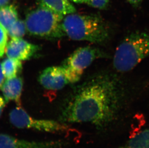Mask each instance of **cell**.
<instances>
[{
    "instance_id": "obj_1",
    "label": "cell",
    "mask_w": 149,
    "mask_h": 148,
    "mask_svg": "<svg viewBox=\"0 0 149 148\" xmlns=\"http://www.w3.org/2000/svg\"><path fill=\"white\" fill-rule=\"evenodd\" d=\"M120 93L116 79L107 74L95 77L78 91L60 116L66 123H88L103 127L116 118Z\"/></svg>"
},
{
    "instance_id": "obj_2",
    "label": "cell",
    "mask_w": 149,
    "mask_h": 148,
    "mask_svg": "<svg viewBox=\"0 0 149 148\" xmlns=\"http://www.w3.org/2000/svg\"><path fill=\"white\" fill-rule=\"evenodd\" d=\"M61 25L64 34L72 40L104 44L110 39L108 24L97 15L72 13L65 15Z\"/></svg>"
},
{
    "instance_id": "obj_3",
    "label": "cell",
    "mask_w": 149,
    "mask_h": 148,
    "mask_svg": "<svg viewBox=\"0 0 149 148\" xmlns=\"http://www.w3.org/2000/svg\"><path fill=\"white\" fill-rule=\"evenodd\" d=\"M149 55V33L136 32L127 36L118 45L113 65L119 72L132 70Z\"/></svg>"
},
{
    "instance_id": "obj_4",
    "label": "cell",
    "mask_w": 149,
    "mask_h": 148,
    "mask_svg": "<svg viewBox=\"0 0 149 148\" xmlns=\"http://www.w3.org/2000/svg\"><path fill=\"white\" fill-rule=\"evenodd\" d=\"M64 16L39 6L26 17L27 31L34 36L45 38H61L64 35L62 30Z\"/></svg>"
},
{
    "instance_id": "obj_5",
    "label": "cell",
    "mask_w": 149,
    "mask_h": 148,
    "mask_svg": "<svg viewBox=\"0 0 149 148\" xmlns=\"http://www.w3.org/2000/svg\"><path fill=\"white\" fill-rule=\"evenodd\" d=\"M107 57V54L97 48L86 46L79 48L64 60L62 66L69 83L80 80L84 70L95 60Z\"/></svg>"
},
{
    "instance_id": "obj_6",
    "label": "cell",
    "mask_w": 149,
    "mask_h": 148,
    "mask_svg": "<svg viewBox=\"0 0 149 148\" xmlns=\"http://www.w3.org/2000/svg\"><path fill=\"white\" fill-rule=\"evenodd\" d=\"M9 118L11 124L18 129H31L52 133H66L70 131L69 126L66 123L33 118L18 105L10 111Z\"/></svg>"
},
{
    "instance_id": "obj_7",
    "label": "cell",
    "mask_w": 149,
    "mask_h": 148,
    "mask_svg": "<svg viewBox=\"0 0 149 148\" xmlns=\"http://www.w3.org/2000/svg\"><path fill=\"white\" fill-rule=\"evenodd\" d=\"M65 144L62 140L31 141L0 134V148H61Z\"/></svg>"
},
{
    "instance_id": "obj_8",
    "label": "cell",
    "mask_w": 149,
    "mask_h": 148,
    "mask_svg": "<svg viewBox=\"0 0 149 148\" xmlns=\"http://www.w3.org/2000/svg\"><path fill=\"white\" fill-rule=\"evenodd\" d=\"M39 81L45 89L58 91L69 83L62 66H52L45 69L39 77Z\"/></svg>"
},
{
    "instance_id": "obj_9",
    "label": "cell",
    "mask_w": 149,
    "mask_h": 148,
    "mask_svg": "<svg viewBox=\"0 0 149 148\" xmlns=\"http://www.w3.org/2000/svg\"><path fill=\"white\" fill-rule=\"evenodd\" d=\"M39 47L22 38H14L7 43L6 53L7 57L20 61L30 59L38 51Z\"/></svg>"
},
{
    "instance_id": "obj_10",
    "label": "cell",
    "mask_w": 149,
    "mask_h": 148,
    "mask_svg": "<svg viewBox=\"0 0 149 148\" xmlns=\"http://www.w3.org/2000/svg\"><path fill=\"white\" fill-rule=\"evenodd\" d=\"M23 84L22 78L18 75L12 78H6L1 87L3 96L6 103L10 101H14L20 106Z\"/></svg>"
},
{
    "instance_id": "obj_11",
    "label": "cell",
    "mask_w": 149,
    "mask_h": 148,
    "mask_svg": "<svg viewBox=\"0 0 149 148\" xmlns=\"http://www.w3.org/2000/svg\"><path fill=\"white\" fill-rule=\"evenodd\" d=\"M39 6L45 7L61 15H67L76 12L70 0H38Z\"/></svg>"
},
{
    "instance_id": "obj_12",
    "label": "cell",
    "mask_w": 149,
    "mask_h": 148,
    "mask_svg": "<svg viewBox=\"0 0 149 148\" xmlns=\"http://www.w3.org/2000/svg\"><path fill=\"white\" fill-rule=\"evenodd\" d=\"M18 19V13L15 6L7 4L0 7V24L6 30Z\"/></svg>"
},
{
    "instance_id": "obj_13",
    "label": "cell",
    "mask_w": 149,
    "mask_h": 148,
    "mask_svg": "<svg viewBox=\"0 0 149 148\" xmlns=\"http://www.w3.org/2000/svg\"><path fill=\"white\" fill-rule=\"evenodd\" d=\"M1 65L3 74L6 78L17 77L22 69V64L21 61L11 58L8 57L4 59Z\"/></svg>"
},
{
    "instance_id": "obj_14",
    "label": "cell",
    "mask_w": 149,
    "mask_h": 148,
    "mask_svg": "<svg viewBox=\"0 0 149 148\" xmlns=\"http://www.w3.org/2000/svg\"><path fill=\"white\" fill-rule=\"evenodd\" d=\"M117 148H149V129L143 130Z\"/></svg>"
},
{
    "instance_id": "obj_15",
    "label": "cell",
    "mask_w": 149,
    "mask_h": 148,
    "mask_svg": "<svg viewBox=\"0 0 149 148\" xmlns=\"http://www.w3.org/2000/svg\"><path fill=\"white\" fill-rule=\"evenodd\" d=\"M27 31L25 21L20 19L16 21L7 30V34L12 39L21 38Z\"/></svg>"
},
{
    "instance_id": "obj_16",
    "label": "cell",
    "mask_w": 149,
    "mask_h": 148,
    "mask_svg": "<svg viewBox=\"0 0 149 148\" xmlns=\"http://www.w3.org/2000/svg\"><path fill=\"white\" fill-rule=\"evenodd\" d=\"M7 32L6 29L0 24V58L6 52L7 44Z\"/></svg>"
},
{
    "instance_id": "obj_17",
    "label": "cell",
    "mask_w": 149,
    "mask_h": 148,
    "mask_svg": "<svg viewBox=\"0 0 149 148\" xmlns=\"http://www.w3.org/2000/svg\"><path fill=\"white\" fill-rule=\"evenodd\" d=\"M110 0H88L86 4L95 8L104 9L108 6Z\"/></svg>"
},
{
    "instance_id": "obj_18",
    "label": "cell",
    "mask_w": 149,
    "mask_h": 148,
    "mask_svg": "<svg viewBox=\"0 0 149 148\" xmlns=\"http://www.w3.org/2000/svg\"><path fill=\"white\" fill-rule=\"evenodd\" d=\"M6 104V100H4V98L0 96V117L3 113V111L4 110Z\"/></svg>"
},
{
    "instance_id": "obj_19",
    "label": "cell",
    "mask_w": 149,
    "mask_h": 148,
    "mask_svg": "<svg viewBox=\"0 0 149 148\" xmlns=\"http://www.w3.org/2000/svg\"><path fill=\"white\" fill-rule=\"evenodd\" d=\"M143 0H127L130 4L134 7H138L141 3Z\"/></svg>"
},
{
    "instance_id": "obj_20",
    "label": "cell",
    "mask_w": 149,
    "mask_h": 148,
    "mask_svg": "<svg viewBox=\"0 0 149 148\" xmlns=\"http://www.w3.org/2000/svg\"><path fill=\"white\" fill-rule=\"evenodd\" d=\"M4 77V75L3 74V70L1 68V64H0V87H1V85L3 82Z\"/></svg>"
},
{
    "instance_id": "obj_21",
    "label": "cell",
    "mask_w": 149,
    "mask_h": 148,
    "mask_svg": "<svg viewBox=\"0 0 149 148\" xmlns=\"http://www.w3.org/2000/svg\"><path fill=\"white\" fill-rule=\"evenodd\" d=\"M10 0H0V7L7 5Z\"/></svg>"
},
{
    "instance_id": "obj_22",
    "label": "cell",
    "mask_w": 149,
    "mask_h": 148,
    "mask_svg": "<svg viewBox=\"0 0 149 148\" xmlns=\"http://www.w3.org/2000/svg\"><path fill=\"white\" fill-rule=\"evenodd\" d=\"M70 1L73 3H86L88 0H70Z\"/></svg>"
}]
</instances>
